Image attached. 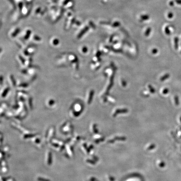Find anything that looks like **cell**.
Here are the masks:
<instances>
[{
  "mask_svg": "<svg viewBox=\"0 0 181 181\" xmlns=\"http://www.w3.org/2000/svg\"><path fill=\"white\" fill-rule=\"evenodd\" d=\"M152 53H153V54H156V53L158 52V50H157L156 49H153L152 50Z\"/></svg>",
  "mask_w": 181,
  "mask_h": 181,
  "instance_id": "cell-7",
  "label": "cell"
},
{
  "mask_svg": "<svg viewBox=\"0 0 181 181\" xmlns=\"http://www.w3.org/2000/svg\"><path fill=\"white\" fill-rule=\"evenodd\" d=\"M142 18H143V19H147L149 18V17L148 16H142Z\"/></svg>",
  "mask_w": 181,
  "mask_h": 181,
  "instance_id": "cell-8",
  "label": "cell"
},
{
  "mask_svg": "<svg viewBox=\"0 0 181 181\" xmlns=\"http://www.w3.org/2000/svg\"><path fill=\"white\" fill-rule=\"evenodd\" d=\"M151 29L150 28H149L147 29L146 33H145V35L146 36H148L149 35V34H150V32H151Z\"/></svg>",
  "mask_w": 181,
  "mask_h": 181,
  "instance_id": "cell-6",
  "label": "cell"
},
{
  "mask_svg": "<svg viewBox=\"0 0 181 181\" xmlns=\"http://www.w3.org/2000/svg\"><path fill=\"white\" fill-rule=\"evenodd\" d=\"M83 52H87V48H86V47H84V48H83Z\"/></svg>",
  "mask_w": 181,
  "mask_h": 181,
  "instance_id": "cell-10",
  "label": "cell"
},
{
  "mask_svg": "<svg viewBox=\"0 0 181 181\" xmlns=\"http://www.w3.org/2000/svg\"><path fill=\"white\" fill-rule=\"evenodd\" d=\"M119 25H120V23L118 22H117L115 23V24H114L113 26H114V27H117V26H118Z\"/></svg>",
  "mask_w": 181,
  "mask_h": 181,
  "instance_id": "cell-9",
  "label": "cell"
},
{
  "mask_svg": "<svg viewBox=\"0 0 181 181\" xmlns=\"http://www.w3.org/2000/svg\"><path fill=\"white\" fill-rule=\"evenodd\" d=\"M48 156L47 157H48L49 158L47 159V163L48 165H51V164H51V162H52V156H51V153L49 152V153H48Z\"/></svg>",
  "mask_w": 181,
  "mask_h": 181,
  "instance_id": "cell-2",
  "label": "cell"
},
{
  "mask_svg": "<svg viewBox=\"0 0 181 181\" xmlns=\"http://www.w3.org/2000/svg\"><path fill=\"white\" fill-rule=\"evenodd\" d=\"M149 89L150 90V91L152 93H154L155 92V90L154 89V88H153V87L151 86V85H149Z\"/></svg>",
  "mask_w": 181,
  "mask_h": 181,
  "instance_id": "cell-4",
  "label": "cell"
},
{
  "mask_svg": "<svg viewBox=\"0 0 181 181\" xmlns=\"http://www.w3.org/2000/svg\"><path fill=\"white\" fill-rule=\"evenodd\" d=\"M62 130L64 133H70L73 130L72 126L70 122H67L64 125H63V126H62Z\"/></svg>",
  "mask_w": 181,
  "mask_h": 181,
  "instance_id": "cell-1",
  "label": "cell"
},
{
  "mask_svg": "<svg viewBox=\"0 0 181 181\" xmlns=\"http://www.w3.org/2000/svg\"><path fill=\"white\" fill-rule=\"evenodd\" d=\"M122 85H123V86H126V83L124 81H124L122 82Z\"/></svg>",
  "mask_w": 181,
  "mask_h": 181,
  "instance_id": "cell-11",
  "label": "cell"
},
{
  "mask_svg": "<svg viewBox=\"0 0 181 181\" xmlns=\"http://www.w3.org/2000/svg\"><path fill=\"white\" fill-rule=\"evenodd\" d=\"M168 91L167 90V89H165V90H164V91H163V93H166L167 92H168Z\"/></svg>",
  "mask_w": 181,
  "mask_h": 181,
  "instance_id": "cell-12",
  "label": "cell"
},
{
  "mask_svg": "<svg viewBox=\"0 0 181 181\" xmlns=\"http://www.w3.org/2000/svg\"><path fill=\"white\" fill-rule=\"evenodd\" d=\"M168 77V74H166V75H164V76L162 77L160 79V80H161V81H164V80H165Z\"/></svg>",
  "mask_w": 181,
  "mask_h": 181,
  "instance_id": "cell-5",
  "label": "cell"
},
{
  "mask_svg": "<svg viewBox=\"0 0 181 181\" xmlns=\"http://www.w3.org/2000/svg\"><path fill=\"white\" fill-rule=\"evenodd\" d=\"M93 91L92 90L90 92V95H89V103H90V102H91L92 100V97L93 96Z\"/></svg>",
  "mask_w": 181,
  "mask_h": 181,
  "instance_id": "cell-3",
  "label": "cell"
}]
</instances>
